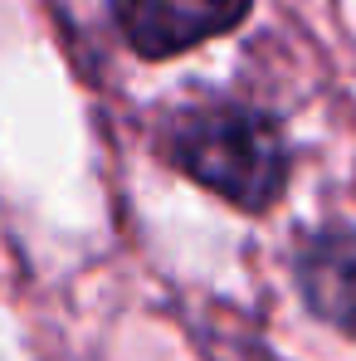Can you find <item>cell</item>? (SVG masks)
Here are the masks:
<instances>
[{
    "instance_id": "cell-2",
    "label": "cell",
    "mask_w": 356,
    "mask_h": 361,
    "mask_svg": "<svg viewBox=\"0 0 356 361\" xmlns=\"http://www.w3.org/2000/svg\"><path fill=\"white\" fill-rule=\"evenodd\" d=\"M254 0H113L122 39L142 59H171L215 35H230Z\"/></svg>"
},
{
    "instance_id": "cell-1",
    "label": "cell",
    "mask_w": 356,
    "mask_h": 361,
    "mask_svg": "<svg viewBox=\"0 0 356 361\" xmlns=\"http://www.w3.org/2000/svg\"><path fill=\"white\" fill-rule=\"evenodd\" d=\"M166 152L190 180L239 210H269L288 185V142L278 122L244 103H205L180 113Z\"/></svg>"
},
{
    "instance_id": "cell-3",
    "label": "cell",
    "mask_w": 356,
    "mask_h": 361,
    "mask_svg": "<svg viewBox=\"0 0 356 361\" xmlns=\"http://www.w3.org/2000/svg\"><path fill=\"white\" fill-rule=\"evenodd\" d=\"M297 288L307 307L342 327L356 332V230H317L297 249Z\"/></svg>"
}]
</instances>
